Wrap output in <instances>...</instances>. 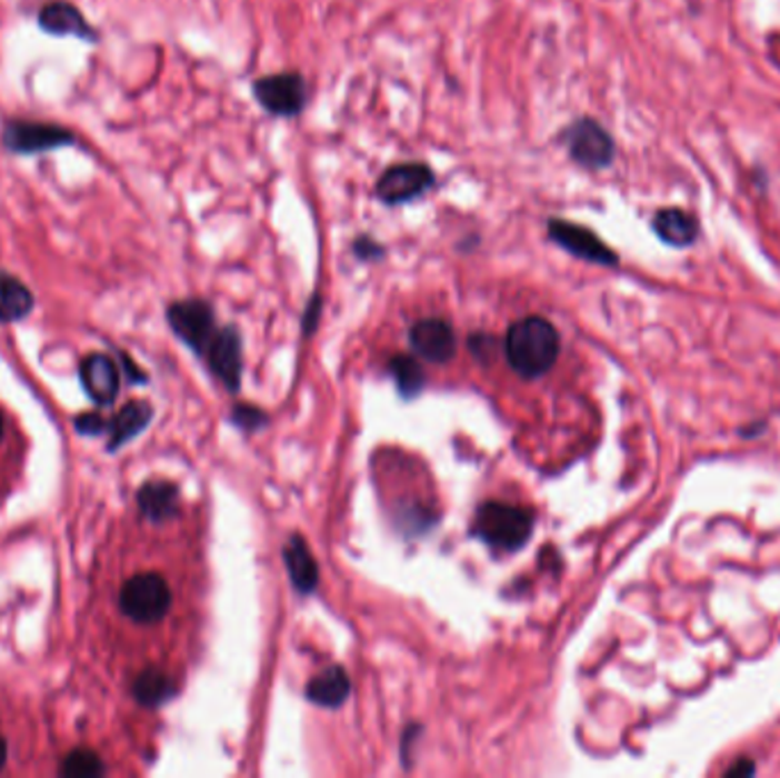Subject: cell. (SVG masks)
<instances>
[{
    "label": "cell",
    "mask_w": 780,
    "mask_h": 778,
    "mask_svg": "<svg viewBox=\"0 0 780 778\" xmlns=\"http://www.w3.org/2000/svg\"><path fill=\"white\" fill-rule=\"evenodd\" d=\"M504 355L516 375L523 379L543 377L559 357V333L546 318H523L509 327Z\"/></svg>",
    "instance_id": "6da1fadb"
},
{
    "label": "cell",
    "mask_w": 780,
    "mask_h": 778,
    "mask_svg": "<svg viewBox=\"0 0 780 778\" xmlns=\"http://www.w3.org/2000/svg\"><path fill=\"white\" fill-rule=\"evenodd\" d=\"M474 535L496 550L513 552L523 548L534 530L530 509L509 502H484L474 513Z\"/></svg>",
    "instance_id": "7a4b0ae2"
},
{
    "label": "cell",
    "mask_w": 780,
    "mask_h": 778,
    "mask_svg": "<svg viewBox=\"0 0 780 778\" xmlns=\"http://www.w3.org/2000/svg\"><path fill=\"white\" fill-rule=\"evenodd\" d=\"M119 608L138 624H156L171 608V589L158 573H138L121 587Z\"/></svg>",
    "instance_id": "3957f363"
},
{
    "label": "cell",
    "mask_w": 780,
    "mask_h": 778,
    "mask_svg": "<svg viewBox=\"0 0 780 778\" xmlns=\"http://www.w3.org/2000/svg\"><path fill=\"white\" fill-rule=\"evenodd\" d=\"M253 97L272 114L294 117L307 106V82L294 71L263 76L253 82Z\"/></svg>",
    "instance_id": "277c9868"
},
{
    "label": "cell",
    "mask_w": 780,
    "mask_h": 778,
    "mask_svg": "<svg viewBox=\"0 0 780 778\" xmlns=\"http://www.w3.org/2000/svg\"><path fill=\"white\" fill-rule=\"evenodd\" d=\"M167 320L173 333H177L197 355L206 352L208 342L217 331L212 307L201 299H183V301H177V305H171L167 309Z\"/></svg>",
    "instance_id": "5b68a950"
},
{
    "label": "cell",
    "mask_w": 780,
    "mask_h": 778,
    "mask_svg": "<svg viewBox=\"0 0 780 778\" xmlns=\"http://www.w3.org/2000/svg\"><path fill=\"white\" fill-rule=\"evenodd\" d=\"M433 186V171L424 162H400L388 167L377 181V197L398 206L422 197Z\"/></svg>",
    "instance_id": "8992f818"
},
{
    "label": "cell",
    "mask_w": 780,
    "mask_h": 778,
    "mask_svg": "<svg viewBox=\"0 0 780 778\" xmlns=\"http://www.w3.org/2000/svg\"><path fill=\"white\" fill-rule=\"evenodd\" d=\"M563 138L571 158L587 169H602L614 160V140L593 119H578Z\"/></svg>",
    "instance_id": "52a82bcc"
},
{
    "label": "cell",
    "mask_w": 780,
    "mask_h": 778,
    "mask_svg": "<svg viewBox=\"0 0 780 778\" xmlns=\"http://www.w3.org/2000/svg\"><path fill=\"white\" fill-rule=\"evenodd\" d=\"M548 233H550L552 242H557L569 253L582 258V261H589L596 266H607V268H614L619 263V256L587 227H580V225L567 222V220H550Z\"/></svg>",
    "instance_id": "ba28073f"
},
{
    "label": "cell",
    "mask_w": 780,
    "mask_h": 778,
    "mask_svg": "<svg viewBox=\"0 0 780 778\" xmlns=\"http://www.w3.org/2000/svg\"><path fill=\"white\" fill-rule=\"evenodd\" d=\"M208 357V366L229 391H238L242 377V338L236 327L217 329L208 348L203 352Z\"/></svg>",
    "instance_id": "9c48e42d"
},
{
    "label": "cell",
    "mask_w": 780,
    "mask_h": 778,
    "mask_svg": "<svg viewBox=\"0 0 780 778\" xmlns=\"http://www.w3.org/2000/svg\"><path fill=\"white\" fill-rule=\"evenodd\" d=\"M413 350L431 363H446L457 355V336L448 320L427 318L411 327L409 331Z\"/></svg>",
    "instance_id": "30bf717a"
},
{
    "label": "cell",
    "mask_w": 780,
    "mask_h": 778,
    "mask_svg": "<svg viewBox=\"0 0 780 778\" xmlns=\"http://www.w3.org/2000/svg\"><path fill=\"white\" fill-rule=\"evenodd\" d=\"M3 142L14 153H39L49 151L62 144H71L73 136L67 133L64 128L47 126V123H30V121H14L6 128Z\"/></svg>",
    "instance_id": "8fae6325"
},
{
    "label": "cell",
    "mask_w": 780,
    "mask_h": 778,
    "mask_svg": "<svg viewBox=\"0 0 780 778\" xmlns=\"http://www.w3.org/2000/svg\"><path fill=\"white\" fill-rule=\"evenodd\" d=\"M80 381L97 405H112L121 386V372L108 355H90L80 363Z\"/></svg>",
    "instance_id": "7c38bea8"
},
{
    "label": "cell",
    "mask_w": 780,
    "mask_h": 778,
    "mask_svg": "<svg viewBox=\"0 0 780 778\" xmlns=\"http://www.w3.org/2000/svg\"><path fill=\"white\" fill-rule=\"evenodd\" d=\"M283 559L294 589L299 594H313L320 582V569L307 541L297 535L290 537V541L283 546Z\"/></svg>",
    "instance_id": "4fadbf2b"
},
{
    "label": "cell",
    "mask_w": 780,
    "mask_h": 778,
    "mask_svg": "<svg viewBox=\"0 0 780 778\" xmlns=\"http://www.w3.org/2000/svg\"><path fill=\"white\" fill-rule=\"evenodd\" d=\"M140 511L153 523H164L179 513V487L153 480L138 491Z\"/></svg>",
    "instance_id": "5bb4252c"
},
{
    "label": "cell",
    "mask_w": 780,
    "mask_h": 778,
    "mask_svg": "<svg viewBox=\"0 0 780 778\" xmlns=\"http://www.w3.org/2000/svg\"><path fill=\"white\" fill-rule=\"evenodd\" d=\"M350 695H352V680L342 667L324 669L307 687V697L322 708H338L350 699Z\"/></svg>",
    "instance_id": "9a60e30c"
},
{
    "label": "cell",
    "mask_w": 780,
    "mask_h": 778,
    "mask_svg": "<svg viewBox=\"0 0 780 778\" xmlns=\"http://www.w3.org/2000/svg\"><path fill=\"white\" fill-rule=\"evenodd\" d=\"M653 231L671 247H689L699 238V222L680 208H664L656 215Z\"/></svg>",
    "instance_id": "2e32d148"
},
{
    "label": "cell",
    "mask_w": 780,
    "mask_h": 778,
    "mask_svg": "<svg viewBox=\"0 0 780 778\" xmlns=\"http://www.w3.org/2000/svg\"><path fill=\"white\" fill-rule=\"evenodd\" d=\"M151 416H153V409L142 402V400H136V402H128L110 422H108V429H110V450H117L119 446L128 443L130 439H136L140 431L151 422Z\"/></svg>",
    "instance_id": "e0dca14e"
},
{
    "label": "cell",
    "mask_w": 780,
    "mask_h": 778,
    "mask_svg": "<svg viewBox=\"0 0 780 778\" xmlns=\"http://www.w3.org/2000/svg\"><path fill=\"white\" fill-rule=\"evenodd\" d=\"M39 23L43 30L53 32V34H73V37H82V39L94 37L92 28L84 23L80 12L73 6L62 3V0H58V3H49L47 8H43L39 12Z\"/></svg>",
    "instance_id": "ac0fdd59"
},
{
    "label": "cell",
    "mask_w": 780,
    "mask_h": 778,
    "mask_svg": "<svg viewBox=\"0 0 780 778\" xmlns=\"http://www.w3.org/2000/svg\"><path fill=\"white\" fill-rule=\"evenodd\" d=\"M32 307V292L23 286V281L0 270V322L23 320Z\"/></svg>",
    "instance_id": "d6986e66"
},
{
    "label": "cell",
    "mask_w": 780,
    "mask_h": 778,
    "mask_svg": "<svg viewBox=\"0 0 780 778\" xmlns=\"http://www.w3.org/2000/svg\"><path fill=\"white\" fill-rule=\"evenodd\" d=\"M173 691H177V685L160 669H144L133 682V697L147 708L167 704L173 697Z\"/></svg>",
    "instance_id": "ffe728a7"
},
{
    "label": "cell",
    "mask_w": 780,
    "mask_h": 778,
    "mask_svg": "<svg viewBox=\"0 0 780 778\" xmlns=\"http://www.w3.org/2000/svg\"><path fill=\"white\" fill-rule=\"evenodd\" d=\"M390 372L396 377V383L404 398H416L424 388V372L422 366L407 355H398L390 361Z\"/></svg>",
    "instance_id": "44dd1931"
},
{
    "label": "cell",
    "mask_w": 780,
    "mask_h": 778,
    "mask_svg": "<svg viewBox=\"0 0 780 778\" xmlns=\"http://www.w3.org/2000/svg\"><path fill=\"white\" fill-rule=\"evenodd\" d=\"M106 771L101 758L90 751V749H76L71 751L60 767L62 776H71V778H94L101 776Z\"/></svg>",
    "instance_id": "7402d4cb"
},
{
    "label": "cell",
    "mask_w": 780,
    "mask_h": 778,
    "mask_svg": "<svg viewBox=\"0 0 780 778\" xmlns=\"http://www.w3.org/2000/svg\"><path fill=\"white\" fill-rule=\"evenodd\" d=\"M231 418H233V422H236L238 427H242L244 431H256V429H260V427H263V425L268 422L266 411H260V409L249 407V405H238V407L233 409Z\"/></svg>",
    "instance_id": "603a6c76"
},
{
    "label": "cell",
    "mask_w": 780,
    "mask_h": 778,
    "mask_svg": "<svg viewBox=\"0 0 780 778\" xmlns=\"http://www.w3.org/2000/svg\"><path fill=\"white\" fill-rule=\"evenodd\" d=\"M76 427L82 431V435H101V431L108 427V422L99 413H84L76 418Z\"/></svg>",
    "instance_id": "cb8c5ba5"
},
{
    "label": "cell",
    "mask_w": 780,
    "mask_h": 778,
    "mask_svg": "<svg viewBox=\"0 0 780 778\" xmlns=\"http://www.w3.org/2000/svg\"><path fill=\"white\" fill-rule=\"evenodd\" d=\"M354 251H357L361 258H366V261H368V258H379V256L383 253V249H381L374 240H370V238H359V240L354 242Z\"/></svg>",
    "instance_id": "d4e9b609"
},
{
    "label": "cell",
    "mask_w": 780,
    "mask_h": 778,
    "mask_svg": "<svg viewBox=\"0 0 780 778\" xmlns=\"http://www.w3.org/2000/svg\"><path fill=\"white\" fill-rule=\"evenodd\" d=\"M753 774H756V765L749 758L737 760V765L726 771V776H730V778H734V776H753Z\"/></svg>",
    "instance_id": "484cf974"
},
{
    "label": "cell",
    "mask_w": 780,
    "mask_h": 778,
    "mask_svg": "<svg viewBox=\"0 0 780 778\" xmlns=\"http://www.w3.org/2000/svg\"><path fill=\"white\" fill-rule=\"evenodd\" d=\"M6 760H8V742L3 740V735H0V769L6 767Z\"/></svg>",
    "instance_id": "4316f807"
},
{
    "label": "cell",
    "mask_w": 780,
    "mask_h": 778,
    "mask_svg": "<svg viewBox=\"0 0 780 778\" xmlns=\"http://www.w3.org/2000/svg\"><path fill=\"white\" fill-rule=\"evenodd\" d=\"M3 431H6V422H3V413H0V441H3Z\"/></svg>",
    "instance_id": "83f0119b"
}]
</instances>
